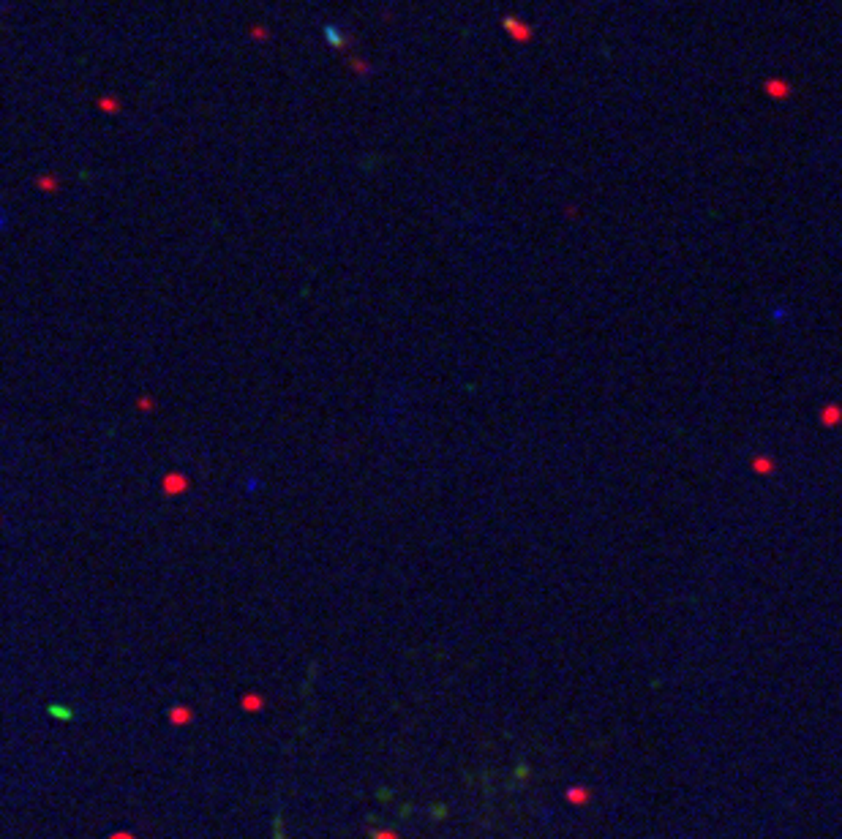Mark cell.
<instances>
[{
    "label": "cell",
    "instance_id": "1",
    "mask_svg": "<svg viewBox=\"0 0 842 839\" xmlns=\"http://www.w3.org/2000/svg\"><path fill=\"white\" fill-rule=\"evenodd\" d=\"M259 488H262V483H259L257 477H248V480H246V493H257Z\"/></svg>",
    "mask_w": 842,
    "mask_h": 839
}]
</instances>
